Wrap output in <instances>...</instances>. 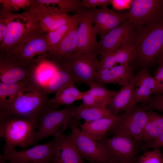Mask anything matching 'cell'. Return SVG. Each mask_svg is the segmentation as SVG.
I'll return each instance as SVG.
<instances>
[{
  "label": "cell",
  "instance_id": "1",
  "mask_svg": "<svg viewBox=\"0 0 163 163\" xmlns=\"http://www.w3.org/2000/svg\"><path fill=\"white\" fill-rule=\"evenodd\" d=\"M133 69H148L155 62L163 50V18L153 22L134 26L131 37Z\"/></svg>",
  "mask_w": 163,
  "mask_h": 163
},
{
  "label": "cell",
  "instance_id": "2",
  "mask_svg": "<svg viewBox=\"0 0 163 163\" xmlns=\"http://www.w3.org/2000/svg\"><path fill=\"white\" fill-rule=\"evenodd\" d=\"M48 94L44 88L32 81L11 101L0 103V118L17 117L39 124L44 114L52 109Z\"/></svg>",
  "mask_w": 163,
  "mask_h": 163
},
{
  "label": "cell",
  "instance_id": "3",
  "mask_svg": "<svg viewBox=\"0 0 163 163\" xmlns=\"http://www.w3.org/2000/svg\"><path fill=\"white\" fill-rule=\"evenodd\" d=\"M39 124L31 120L14 116L0 118V136L5 146L25 148L36 143Z\"/></svg>",
  "mask_w": 163,
  "mask_h": 163
},
{
  "label": "cell",
  "instance_id": "4",
  "mask_svg": "<svg viewBox=\"0 0 163 163\" xmlns=\"http://www.w3.org/2000/svg\"><path fill=\"white\" fill-rule=\"evenodd\" d=\"M23 14H13L2 9L0 10V15L7 23L8 31L0 43V53L9 56L27 39L37 32Z\"/></svg>",
  "mask_w": 163,
  "mask_h": 163
},
{
  "label": "cell",
  "instance_id": "5",
  "mask_svg": "<svg viewBox=\"0 0 163 163\" xmlns=\"http://www.w3.org/2000/svg\"><path fill=\"white\" fill-rule=\"evenodd\" d=\"M24 14L39 32L45 34L54 30L69 22L72 17L58 7H50L32 0Z\"/></svg>",
  "mask_w": 163,
  "mask_h": 163
},
{
  "label": "cell",
  "instance_id": "6",
  "mask_svg": "<svg viewBox=\"0 0 163 163\" xmlns=\"http://www.w3.org/2000/svg\"><path fill=\"white\" fill-rule=\"evenodd\" d=\"M99 141L107 152L108 163H138L137 154L140 144L135 139L115 134Z\"/></svg>",
  "mask_w": 163,
  "mask_h": 163
},
{
  "label": "cell",
  "instance_id": "7",
  "mask_svg": "<svg viewBox=\"0 0 163 163\" xmlns=\"http://www.w3.org/2000/svg\"><path fill=\"white\" fill-rule=\"evenodd\" d=\"M48 51L45 34L38 32L28 38L8 56L33 69L41 60L40 56H45Z\"/></svg>",
  "mask_w": 163,
  "mask_h": 163
},
{
  "label": "cell",
  "instance_id": "8",
  "mask_svg": "<svg viewBox=\"0 0 163 163\" xmlns=\"http://www.w3.org/2000/svg\"><path fill=\"white\" fill-rule=\"evenodd\" d=\"M53 139L44 144L18 151L11 146H5L0 160L13 163H51L54 153Z\"/></svg>",
  "mask_w": 163,
  "mask_h": 163
},
{
  "label": "cell",
  "instance_id": "9",
  "mask_svg": "<svg viewBox=\"0 0 163 163\" xmlns=\"http://www.w3.org/2000/svg\"><path fill=\"white\" fill-rule=\"evenodd\" d=\"M98 55L97 53L88 54L74 52L62 59L60 64L69 70L80 83L89 86L97 70Z\"/></svg>",
  "mask_w": 163,
  "mask_h": 163
},
{
  "label": "cell",
  "instance_id": "10",
  "mask_svg": "<svg viewBox=\"0 0 163 163\" xmlns=\"http://www.w3.org/2000/svg\"><path fill=\"white\" fill-rule=\"evenodd\" d=\"M148 120V114L141 105L136 104L118 116L111 130L115 134L130 137L139 143V137Z\"/></svg>",
  "mask_w": 163,
  "mask_h": 163
},
{
  "label": "cell",
  "instance_id": "11",
  "mask_svg": "<svg viewBox=\"0 0 163 163\" xmlns=\"http://www.w3.org/2000/svg\"><path fill=\"white\" fill-rule=\"evenodd\" d=\"M73 114V109L70 105L60 110L51 109L47 111L40 120L36 143L50 136L62 134L69 126Z\"/></svg>",
  "mask_w": 163,
  "mask_h": 163
},
{
  "label": "cell",
  "instance_id": "12",
  "mask_svg": "<svg viewBox=\"0 0 163 163\" xmlns=\"http://www.w3.org/2000/svg\"><path fill=\"white\" fill-rule=\"evenodd\" d=\"M77 125L72 118L69 124L71 138L82 157L89 162L108 163L107 152L101 142L87 136Z\"/></svg>",
  "mask_w": 163,
  "mask_h": 163
},
{
  "label": "cell",
  "instance_id": "13",
  "mask_svg": "<svg viewBox=\"0 0 163 163\" xmlns=\"http://www.w3.org/2000/svg\"><path fill=\"white\" fill-rule=\"evenodd\" d=\"M163 18V0H133L128 20L135 26L145 25Z\"/></svg>",
  "mask_w": 163,
  "mask_h": 163
},
{
  "label": "cell",
  "instance_id": "14",
  "mask_svg": "<svg viewBox=\"0 0 163 163\" xmlns=\"http://www.w3.org/2000/svg\"><path fill=\"white\" fill-rule=\"evenodd\" d=\"M93 22L94 30L100 39L112 30L128 20L129 11H116L107 7L88 9Z\"/></svg>",
  "mask_w": 163,
  "mask_h": 163
},
{
  "label": "cell",
  "instance_id": "15",
  "mask_svg": "<svg viewBox=\"0 0 163 163\" xmlns=\"http://www.w3.org/2000/svg\"><path fill=\"white\" fill-rule=\"evenodd\" d=\"M133 24L127 20L107 34L99 42L98 55L119 49H131V37Z\"/></svg>",
  "mask_w": 163,
  "mask_h": 163
},
{
  "label": "cell",
  "instance_id": "16",
  "mask_svg": "<svg viewBox=\"0 0 163 163\" xmlns=\"http://www.w3.org/2000/svg\"><path fill=\"white\" fill-rule=\"evenodd\" d=\"M93 24L89 9H85L79 18L77 46L74 52L82 54L97 53L99 42Z\"/></svg>",
  "mask_w": 163,
  "mask_h": 163
},
{
  "label": "cell",
  "instance_id": "17",
  "mask_svg": "<svg viewBox=\"0 0 163 163\" xmlns=\"http://www.w3.org/2000/svg\"><path fill=\"white\" fill-rule=\"evenodd\" d=\"M32 71L31 68L0 53V82L10 84L31 80Z\"/></svg>",
  "mask_w": 163,
  "mask_h": 163
},
{
  "label": "cell",
  "instance_id": "18",
  "mask_svg": "<svg viewBox=\"0 0 163 163\" xmlns=\"http://www.w3.org/2000/svg\"><path fill=\"white\" fill-rule=\"evenodd\" d=\"M52 163H85L83 157L73 142L71 134L54 136Z\"/></svg>",
  "mask_w": 163,
  "mask_h": 163
},
{
  "label": "cell",
  "instance_id": "19",
  "mask_svg": "<svg viewBox=\"0 0 163 163\" xmlns=\"http://www.w3.org/2000/svg\"><path fill=\"white\" fill-rule=\"evenodd\" d=\"M133 69L130 65H120L109 69L97 70L94 82L105 85L109 84L125 86L135 78Z\"/></svg>",
  "mask_w": 163,
  "mask_h": 163
},
{
  "label": "cell",
  "instance_id": "20",
  "mask_svg": "<svg viewBox=\"0 0 163 163\" xmlns=\"http://www.w3.org/2000/svg\"><path fill=\"white\" fill-rule=\"evenodd\" d=\"M79 20L72 26L60 41L46 54V59L60 64L62 59L75 51L77 46Z\"/></svg>",
  "mask_w": 163,
  "mask_h": 163
},
{
  "label": "cell",
  "instance_id": "21",
  "mask_svg": "<svg viewBox=\"0 0 163 163\" xmlns=\"http://www.w3.org/2000/svg\"><path fill=\"white\" fill-rule=\"evenodd\" d=\"M134 103L148 102L155 88V82L148 70H141L135 76Z\"/></svg>",
  "mask_w": 163,
  "mask_h": 163
},
{
  "label": "cell",
  "instance_id": "22",
  "mask_svg": "<svg viewBox=\"0 0 163 163\" xmlns=\"http://www.w3.org/2000/svg\"><path fill=\"white\" fill-rule=\"evenodd\" d=\"M135 90L134 79L122 87L106 108L115 116H118L117 114L120 112L125 111L131 108L136 105L134 103Z\"/></svg>",
  "mask_w": 163,
  "mask_h": 163
},
{
  "label": "cell",
  "instance_id": "23",
  "mask_svg": "<svg viewBox=\"0 0 163 163\" xmlns=\"http://www.w3.org/2000/svg\"><path fill=\"white\" fill-rule=\"evenodd\" d=\"M118 117L112 114L94 121H85L83 124L78 125L87 136L93 139L100 141L105 138L107 133L113 128Z\"/></svg>",
  "mask_w": 163,
  "mask_h": 163
},
{
  "label": "cell",
  "instance_id": "24",
  "mask_svg": "<svg viewBox=\"0 0 163 163\" xmlns=\"http://www.w3.org/2000/svg\"><path fill=\"white\" fill-rule=\"evenodd\" d=\"M59 66L60 64L45 58L33 69L31 80L45 89Z\"/></svg>",
  "mask_w": 163,
  "mask_h": 163
},
{
  "label": "cell",
  "instance_id": "25",
  "mask_svg": "<svg viewBox=\"0 0 163 163\" xmlns=\"http://www.w3.org/2000/svg\"><path fill=\"white\" fill-rule=\"evenodd\" d=\"M100 56L97 70L110 69L117 63L129 64L133 59L131 49H117Z\"/></svg>",
  "mask_w": 163,
  "mask_h": 163
},
{
  "label": "cell",
  "instance_id": "26",
  "mask_svg": "<svg viewBox=\"0 0 163 163\" xmlns=\"http://www.w3.org/2000/svg\"><path fill=\"white\" fill-rule=\"evenodd\" d=\"M147 111L148 120L139 137L140 142L154 140L163 132V114L153 110Z\"/></svg>",
  "mask_w": 163,
  "mask_h": 163
},
{
  "label": "cell",
  "instance_id": "27",
  "mask_svg": "<svg viewBox=\"0 0 163 163\" xmlns=\"http://www.w3.org/2000/svg\"><path fill=\"white\" fill-rule=\"evenodd\" d=\"M75 84H69L55 93V97L50 99L52 109H56L61 105H70L76 101L82 100L84 92L79 91Z\"/></svg>",
  "mask_w": 163,
  "mask_h": 163
},
{
  "label": "cell",
  "instance_id": "28",
  "mask_svg": "<svg viewBox=\"0 0 163 163\" xmlns=\"http://www.w3.org/2000/svg\"><path fill=\"white\" fill-rule=\"evenodd\" d=\"M73 110L72 119L78 125L81 119L85 121H92L106 117L112 114L107 108L100 107H85L71 106Z\"/></svg>",
  "mask_w": 163,
  "mask_h": 163
},
{
  "label": "cell",
  "instance_id": "29",
  "mask_svg": "<svg viewBox=\"0 0 163 163\" xmlns=\"http://www.w3.org/2000/svg\"><path fill=\"white\" fill-rule=\"evenodd\" d=\"M71 83H80L69 70L60 64L58 70L45 89L48 94L55 93L60 88Z\"/></svg>",
  "mask_w": 163,
  "mask_h": 163
},
{
  "label": "cell",
  "instance_id": "30",
  "mask_svg": "<svg viewBox=\"0 0 163 163\" xmlns=\"http://www.w3.org/2000/svg\"><path fill=\"white\" fill-rule=\"evenodd\" d=\"M31 80H25L13 83L0 82V103L11 101L30 83Z\"/></svg>",
  "mask_w": 163,
  "mask_h": 163
},
{
  "label": "cell",
  "instance_id": "31",
  "mask_svg": "<svg viewBox=\"0 0 163 163\" xmlns=\"http://www.w3.org/2000/svg\"><path fill=\"white\" fill-rule=\"evenodd\" d=\"M89 86L90 88L85 92L93 96L104 108H106L117 92L110 90L104 85L93 82H90Z\"/></svg>",
  "mask_w": 163,
  "mask_h": 163
},
{
  "label": "cell",
  "instance_id": "32",
  "mask_svg": "<svg viewBox=\"0 0 163 163\" xmlns=\"http://www.w3.org/2000/svg\"><path fill=\"white\" fill-rule=\"evenodd\" d=\"M82 12L75 14L71 20L66 24L54 30L45 34L48 43L49 51L60 41L70 28L78 20Z\"/></svg>",
  "mask_w": 163,
  "mask_h": 163
},
{
  "label": "cell",
  "instance_id": "33",
  "mask_svg": "<svg viewBox=\"0 0 163 163\" xmlns=\"http://www.w3.org/2000/svg\"><path fill=\"white\" fill-rule=\"evenodd\" d=\"M41 4L49 6L57 5L62 11L67 14L72 12L77 13L85 9L82 1L79 0H37Z\"/></svg>",
  "mask_w": 163,
  "mask_h": 163
},
{
  "label": "cell",
  "instance_id": "34",
  "mask_svg": "<svg viewBox=\"0 0 163 163\" xmlns=\"http://www.w3.org/2000/svg\"><path fill=\"white\" fill-rule=\"evenodd\" d=\"M138 160V163H163V156L159 148L145 152Z\"/></svg>",
  "mask_w": 163,
  "mask_h": 163
},
{
  "label": "cell",
  "instance_id": "35",
  "mask_svg": "<svg viewBox=\"0 0 163 163\" xmlns=\"http://www.w3.org/2000/svg\"><path fill=\"white\" fill-rule=\"evenodd\" d=\"M32 0H0V3L2 4V9L10 12L11 8L16 11L21 8H24L30 6Z\"/></svg>",
  "mask_w": 163,
  "mask_h": 163
},
{
  "label": "cell",
  "instance_id": "36",
  "mask_svg": "<svg viewBox=\"0 0 163 163\" xmlns=\"http://www.w3.org/2000/svg\"><path fill=\"white\" fill-rule=\"evenodd\" d=\"M141 106L146 111L156 110L163 112V93L152 97L148 102Z\"/></svg>",
  "mask_w": 163,
  "mask_h": 163
},
{
  "label": "cell",
  "instance_id": "37",
  "mask_svg": "<svg viewBox=\"0 0 163 163\" xmlns=\"http://www.w3.org/2000/svg\"><path fill=\"white\" fill-rule=\"evenodd\" d=\"M153 77L155 82V88L153 94L163 93V65L159 66Z\"/></svg>",
  "mask_w": 163,
  "mask_h": 163
},
{
  "label": "cell",
  "instance_id": "38",
  "mask_svg": "<svg viewBox=\"0 0 163 163\" xmlns=\"http://www.w3.org/2000/svg\"><path fill=\"white\" fill-rule=\"evenodd\" d=\"M113 9L117 11L130 8L133 0H110Z\"/></svg>",
  "mask_w": 163,
  "mask_h": 163
},
{
  "label": "cell",
  "instance_id": "39",
  "mask_svg": "<svg viewBox=\"0 0 163 163\" xmlns=\"http://www.w3.org/2000/svg\"><path fill=\"white\" fill-rule=\"evenodd\" d=\"M140 145L145 149H152L163 147V132L156 139L150 142H144Z\"/></svg>",
  "mask_w": 163,
  "mask_h": 163
},
{
  "label": "cell",
  "instance_id": "40",
  "mask_svg": "<svg viewBox=\"0 0 163 163\" xmlns=\"http://www.w3.org/2000/svg\"><path fill=\"white\" fill-rule=\"evenodd\" d=\"M82 2L85 7L89 9L97 6L104 7L111 4L110 0H83Z\"/></svg>",
  "mask_w": 163,
  "mask_h": 163
},
{
  "label": "cell",
  "instance_id": "41",
  "mask_svg": "<svg viewBox=\"0 0 163 163\" xmlns=\"http://www.w3.org/2000/svg\"><path fill=\"white\" fill-rule=\"evenodd\" d=\"M8 31V27L3 17L0 15V42H1L5 36Z\"/></svg>",
  "mask_w": 163,
  "mask_h": 163
},
{
  "label": "cell",
  "instance_id": "42",
  "mask_svg": "<svg viewBox=\"0 0 163 163\" xmlns=\"http://www.w3.org/2000/svg\"><path fill=\"white\" fill-rule=\"evenodd\" d=\"M155 63L160 66L163 65V50L156 60Z\"/></svg>",
  "mask_w": 163,
  "mask_h": 163
},
{
  "label": "cell",
  "instance_id": "43",
  "mask_svg": "<svg viewBox=\"0 0 163 163\" xmlns=\"http://www.w3.org/2000/svg\"><path fill=\"white\" fill-rule=\"evenodd\" d=\"M0 163H13L9 161L8 162H6L5 161H3L2 160H0Z\"/></svg>",
  "mask_w": 163,
  "mask_h": 163
},
{
  "label": "cell",
  "instance_id": "44",
  "mask_svg": "<svg viewBox=\"0 0 163 163\" xmlns=\"http://www.w3.org/2000/svg\"><path fill=\"white\" fill-rule=\"evenodd\" d=\"M120 163H131L128 162H121Z\"/></svg>",
  "mask_w": 163,
  "mask_h": 163
},
{
  "label": "cell",
  "instance_id": "45",
  "mask_svg": "<svg viewBox=\"0 0 163 163\" xmlns=\"http://www.w3.org/2000/svg\"><path fill=\"white\" fill-rule=\"evenodd\" d=\"M89 163H96V162H90Z\"/></svg>",
  "mask_w": 163,
  "mask_h": 163
},
{
  "label": "cell",
  "instance_id": "46",
  "mask_svg": "<svg viewBox=\"0 0 163 163\" xmlns=\"http://www.w3.org/2000/svg\"><path fill=\"white\" fill-rule=\"evenodd\" d=\"M162 155H163V152L162 153Z\"/></svg>",
  "mask_w": 163,
  "mask_h": 163
},
{
  "label": "cell",
  "instance_id": "47",
  "mask_svg": "<svg viewBox=\"0 0 163 163\" xmlns=\"http://www.w3.org/2000/svg\"></svg>",
  "mask_w": 163,
  "mask_h": 163
}]
</instances>
